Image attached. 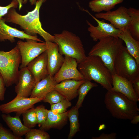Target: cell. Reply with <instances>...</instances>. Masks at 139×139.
<instances>
[{"mask_svg": "<svg viewBox=\"0 0 139 139\" xmlns=\"http://www.w3.org/2000/svg\"><path fill=\"white\" fill-rule=\"evenodd\" d=\"M46 0H38L36 2L34 8L24 15L17 12L15 8H12L3 18L5 22L11 23L20 26L27 34L32 36L39 34L45 42H55L53 36L45 31L42 26L39 18V11L43 3Z\"/></svg>", "mask_w": 139, "mask_h": 139, "instance_id": "6da1fadb", "label": "cell"}, {"mask_svg": "<svg viewBox=\"0 0 139 139\" xmlns=\"http://www.w3.org/2000/svg\"><path fill=\"white\" fill-rule=\"evenodd\" d=\"M78 68L85 80H93L107 91L112 88V74L98 56H86L78 64Z\"/></svg>", "mask_w": 139, "mask_h": 139, "instance_id": "7a4b0ae2", "label": "cell"}, {"mask_svg": "<svg viewBox=\"0 0 139 139\" xmlns=\"http://www.w3.org/2000/svg\"><path fill=\"white\" fill-rule=\"evenodd\" d=\"M104 102L112 116L117 119L131 120L134 116L138 114L139 109L137 102L118 92L107 91Z\"/></svg>", "mask_w": 139, "mask_h": 139, "instance_id": "3957f363", "label": "cell"}, {"mask_svg": "<svg viewBox=\"0 0 139 139\" xmlns=\"http://www.w3.org/2000/svg\"><path fill=\"white\" fill-rule=\"evenodd\" d=\"M123 42L120 39L113 37L102 39L93 46L88 55L99 57L112 74H114V61L123 46Z\"/></svg>", "mask_w": 139, "mask_h": 139, "instance_id": "277c9868", "label": "cell"}, {"mask_svg": "<svg viewBox=\"0 0 139 139\" xmlns=\"http://www.w3.org/2000/svg\"><path fill=\"white\" fill-rule=\"evenodd\" d=\"M55 42L57 45L60 53L76 60L79 64L84 60L86 56L82 41L78 36L67 30L54 35Z\"/></svg>", "mask_w": 139, "mask_h": 139, "instance_id": "5b68a950", "label": "cell"}, {"mask_svg": "<svg viewBox=\"0 0 139 139\" xmlns=\"http://www.w3.org/2000/svg\"><path fill=\"white\" fill-rule=\"evenodd\" d=\"M21 59L17 45L8 51H0V73L6 87L17 83Z\"/></svg>", "mask_w": 139, "mask_h": 139, "instance_id": "8992f818", "label": "cell"}, {"mask_svg": "<svg viewBox=\"0 0 139 139\" xmlns=\"http://www.w3.org/2000/svg\"><path fill=\"white\" fill-rule=\"evenodd\" d=\"M115 74L132 81L139 76V65L123 46L114 63Z\"/></svg>", "mask_w": 139, "mask_h": 139, "instance_id": "52a82bcc", "label": "cell"}, {"mask_svg": "<svg viewBox=\"0 0 139 139\" xmlns=\"http://www.w3.org/2000/svg\"><path fill=\"white\" fill-rule=\"evenodd\" d=\"M16 45L21 56L20 69L27 67L30 62L46 51L47 48L46 42H38L31 39L26 40L25 42L19 40Z\"/></svg>", "mask_w": 139, "mask_h": 139, "instance_id": "ba28073f", "label": "cell"}, {"mask_svg": "<svg viewBox=\"0 0 139 139\" xmlns=\"http://www.w3.org/2000/svg\"><path fill=\"white\" fill-rule=\"evenodd\" d=\"M84 10L92 17L97 24V26L95 27L88 20L86 21L89 26L88 30L93 41H97L102 39L110 37L118 38L122 31L116 28L111 24L105 22L103 20H99L87 10Z\"/></svg>", "mask_w": 139, "mask_h": 139, "instance_id": "9c48e42d", "label": "cell"}, {"mask_svg": "<svg viewBox=\"0 0 139 139\" xmlns=\"http://www.w3.org/2000/svg\"><path fill=\"white\" fill-rule=\"evenodd\" d=\"M95 17L109 21L115 28L121 31L128 29L131 22L128 8L124 6L114 11L97 13Z\"/></svg>", "mask_w": 139, "mask_h": 139, "instance_id": "30bf717a", "label": "cell"}, {"mask_svg": "<svg viewBox=\"0 0 139 139\" xmlns=\"http://www.w3.org/2000/svg\"><path fill=\"white\" fill-rule=\"evenodd\" d=\"M64 62L58 72L53 76L57 84L68 79L85 80L78 68V63L75 59L64 55Z\"/></svg>", "mask_w": 139, "mask_h": 139, "instance_id": "8fae6325", "label": "cell"}, {"mask_svg": "<svg viewBox=\"0 0 139 139\" xmlns=\"http://www.w3.org/2000/svg\"><path fill=\"white\" fill-rule=\"evenodd\" d=\"M43 99L38 98L24 97L16 96L13 100L0 105V111L3 113L8 114L16 112L20 116L27 110L33 108L34 105Z\"/></svg>", "mask_w": 139, "mask_h": 139, "instance_id": "7c38bea8", "label": "cell"}, {"mask_svg": "<svg viewBox=\"0 0 139 139\" xmlns=\"http://www.w3.org/2000/svg\"><path fill=\"white\" fill-rule=\"evenodd\" d=\"M36 84L34 76L27 67L20 69L18 81L15 87L16 96L29 97Z\"/></svg>", "mask_w": 139, "mask_h": 139, "instance_id": "4fadbf2b", "label": "cell"}, {"mask_svg": "<svg viewBox=\"0 0 139 139\" xmlns=\"http://www.w3.org/2000/svg\"><path fill=\"white\" fill-rule=\"evenodd\" d=\"M47 46V68L48 74L53 76L62 66L64 57L59 52L57 44L55 42H45Z\"/></svg>", "mask_w": 139, "mask_h": 139, "instance_id": "5bb4252c", "label": "cell"}, {"mask_svg": "<svg viewBox=\"0 0 139 139\" xmlns=\"http://www.w3.org/2000/svg\"><path fill=\"white\" fill-rule=\"evenodd\" d=\"M15 38L22 40L32 39L40 42H44L39 39L37 35L32 36L24 31L11 27L7 24L3 18L0 19V41L8 40L12 43L15 41Z\"/></svg>", "mask_w": 139, "mask_h": 139, "instance_id": "9a60e30c", "label": "cell"}, {"mask_svg": "<svg viewBox=\"0 0 139 139\" xmlns=\"http://www.w3.org/2000/svg\"><path fill=\"white\" fill-rule=\"evenodd\" d=\"M37 83L49 75L46 50L30 62L27 66Z\"/></svg>", "mask_w": 139, "mask_h": 139, "instance_id": "2e32d148", "label": "cell"}, {"mask_svg": "<svg viewBox=\"0 0 139 139\" xmlns=\"http://www.w3.org/2000/svg\"><path fill=\"white\" fill-rule=\"evenodd\" d=\"M112 85L111 90L123 94L131 101L136 102L139 101L131 81L114 74H112Z\"/></svg>", "mask_w": 139, "mask_h": 139, "instance_id": "e0dca14e", "label": "cell"}, {"mask_svg": "<svg viewBox=\"0 0 139 139\" xmlns=\"http://www.w3.org/2000/svg\"><path fill=\"white\" fill-rule=\"evenodd\" d=\"M85 80L78 81L68 79L56 84L54 90L60 94L65 99L70 101L78 95V90Z\"/></svg>", "mask_w": 139, "mask_h": 139, "instance_id": "ac0fdd59", "label": "cell"}, {"mask_svg": "<svg viewBox=\"0 0 139 139\" xmlns=\"http://www.w3.org/2000/svg\"><path fill=\"white\" fill-rule=\"evenodd\" d=\"M56 84L53 76L48 75L36 84L30 97L43 99L47 94L54 90Z\"/></svg>", "mask_w": 139, "mask_h": 139, "instance_id": "d6986e66", "label": "cell"}, {"mask_svg": "<svg viewBox=\"0 0 139 139\" xmlns=\"http://www.w3.org/2000/svg\"><path fill=\"white\" fill-rule=\"evenodd\" d=\"M118 38L125 42L128 52L139 65V41L133 38L128 29L122 31Z\"/></svg>", "mask_w": 139, "mask_h": 139, "instance_id": "ffe728a7", "label": "cell"}, {"mask_svg": "<svg viewBox=\"0 0 139 139\" xmlns=\"http://www.w3.org/2000/svg\"><path fill=\"white\" fill-rule=\"evenodd\" d=\"M18 115L12 117L5 114L2 115L3 120L13 134L17 136L21 137L31 129L27 128L22 123Z\"/></svg>", "mask_w": 139, "mask_h": 139, "instance_id": "44dd1931", "label": "cell"}, {"mask_svg": "<svg viewBox=\"0 0 139 139\" xmlns=\"http://www.w3.org/2000/svg\"><path fill=\"white\" fill-rule=\"evenodd\" d=\"M67 113L68 111H66L61 114H55L51 110H48L47 118L40 129L46 131L61 127L67 121Z\"/></svg>", "mask_w": 139, "mask_h": 139, "instance_id": "7402d4cb", "label": "cell"}, {"mask_svg": "<svg viewBox=\"0 0 139 139\" xmlns=\"http://www.w3.org/2000/svg\"><path fill=\"white\" fill-rule=\"evenodd\" d=\"M123 1L124 0H92L89 2L88 6L92 12L98 13L110 11Z\"/></svg>", "mask_w": 139, "mask_h": 139, "instance_id": "603a6c76", "label": "cell"}, {"mask_svg": "<svg viewBox=\"0 0 139 139\" xmlns=\"http://www.w3.org/2000/svg\"><path fill=\"white\" fill-rule=\"evenodd\" d=\"M128 11L131 18L128 29L133 38L139 41V10L129 7Z\"/></svg>", "mask_w": 139, "mask_h": 139, "instance_id": "cb8c5ba5", "label": "cell"}, {"mask_svg": "<svg viewBox=\"0 0 139 139\" xmlns=\"http://www.w3.org/2000/svg\"><path fill=\"white\" fill-rule=\"evenodd\" d=\"M79 109L75 106L68 111L67 117L70 122V131L68 138L73 137L79 130Z\"/></svg>", "mask_w": 139, "mask_h": 139, "instance_id": "d4e9b609", "label": "cell"}, {"mask_svg": "<svg viewBox=\"0 0 139 139\" xmlns=\"http://www.w3.org/2000/svg\"><path fill=\"white\" fill-rule=\"evenodd\" d=\"M98 86L96 84L92 83L90 81L85 80L78 89V99L75 106L79 109L81 107L86 96L89 92L93 88Z\"/></svg>", "mask_w": 139, "mask_h": 139, "instance_id": "484cf974", "label": "cell"}, {"mask_svg": "<svg viewBox=\"0 0 139 139\" xmlns=\"http://www.w3.org/2000/svg\"><path fill=\"white\" fill-rule=\"evenodd\" d=\"M24 125L31 129L37 124V114L35 108H30L22 114Z\"/></svg>", "mask_w": 139, "mask_h": 139, "instance_id": "4316f807", "label": "cell"}, {"mask_svg": "<svg viewBox=\"0 0 139 139\" xmlns=\"http://www.w3.org/2000/svg\"><path fill=\"white\" fill-rule=\"evenodd\" d=\"M25 139H49V134L45 131L40 129H30L25 135Z\"/></svg>", "mask_w": 139, "mask_h": 139, "instance_id": "83f0119b", "label": "cell"}, {"mask_svg": "<svg viewBox=\"0 0 139 139\" xmlns=\"http://www.w3.org/2000/svg\"><path fill=\"white\" fill-rule=\"evenodd\" d=\"M71 105L70 101L64 99L58 103L51 105L50 110L55 114H61L66 112Z\"/></svg>", "mask_w": 139, "mask_h": 139, "instance_id": "f1b7e54d", "label": "cell"}, {"mask_svg": "<svg viewBox=\"0 0 139 139\" xmlns=\"http://www.w3.org/2000/svg\"><path fill=\"white\" fill-rule=\"evenodd\" d=\"M64 99L60 94L54 90L47 94L42 101L51 105L58 103Z\"/></svg>", "mask_w": 139, "mask_h": 139, "instance_id": "f546056e", "label": "cell"}, {"mask_svg": "<svg viewBox=\"0 0 139 139\" xmlns=\"http://www.w3.org/2000/svg\"><path fill=\"white\" fill-rule=\"evenodd\" d=\"M35 109L37 114V124L40 127L44 123L47 118L48 110L43 105L37 106Z\"/></svg>", "mask_w": 139, "mask_h": 139, "instance_id": "4dcf8cb0", "label": "cell"}, {"mask_svg": "<svg viewBox=\"0 0 139 139\" xmlns=\"http://www.w3.org/2000/svg\"><path fill=\"white\" fill-rule=\"evenodd\" d=\"M22 137L17 136L0 123V139H22Z\"/></svg>", "mask_w": 139, "mask_h": 139, "instance_id": "1f68e13d", "label": "cell"}, {"mask_svg": "<svg viewBox=\"0 0 139 139\" xmlns=\"http://www.w3.org/2000/svg\"><path fill=\"white\" fill-rule=\"evenodd\" d=\"M18 6V3L16 0H13L8 5L4 6H0V19L7 13L8 10L12 8H16Z\"/></svg>", "mask_w": 139, "mask_h": 139, "instance_id": "d6a6232c", "label": "cell"}, {"mask_svg": "<svg viewBox=\"0 0 139 139\" xmlns=\"http://www.w3.org/2000/svg\"><path fill=\"white\" fill-rule=\"evenodd\" d=\"M117 134L116 133L112 132L110 134H106L102 133L99 136L93 137V139H115L116 138Z\"/></svg>", "mask_w": 139, "mask_h": 139, "instance_id": "836d02e7", "label": "cell"}, {"mask_svg": "<svg viewBox=\"0 0 139 139\" xmlns=\"http://www.w3.org/2000/svg\"><path fill=\"white\" fill-rule=\"evenodd\" d=\"M5 85L2 77L0 76V101H3L4 99V95L6 90Z\"/></svg>", "mask_w": 139, "mask_h": 139, "instance_id": "e575fe53", "label": "cell"}, {"mask_svg": "<svg viewBox=\"0 0 139 139\" xmlns=\"http://www.w3.org/2000/svg\"><path fill=\"white\" fill-rule=\"evenodd\" d=\"M132 83L135 92L139 97V76L132 81Z\"/></svg>", "mask_w": 139, "mask_h": 139, "instance_id": "d590c367", "label": "cell"}, {"mask_svg": "<svg viewBox=\"0 0 139 139\" xmlns=\"http://www.w3.org/2000/svg\"><path fill=\"white\" fill-rule=\"evenodd\" d=\"M131 120L132 124H137L139 122V115L138 114L134 116Z\"/></svg>", "mask_w": 139, "mask_h": 139, "instance_id": "8d00e7d4", "label": "cell"}, {"mask_svg": "<svg viewBox=\"0 0 139 139\" xmlns=\"http://www.w3.org/2000/svg\"><path fill=\"white\" fill-rule=\"evenodd\" d=\"M18 3L19 9V10H20L22 6V4H23V0H16Z\"/></svg>", "mask_w": 139, "mask_h": 139, "instance_id": "74e56055", "label": "cell"}, {"mask_svg": "<svg viewBox=\"0 0 139 139\" xmlns=\"http://www.w3.org/2000/svg\"><path fill=\"white\" fill-rule=\"evenodd\" d=\"M38 0H29V1L31 4V5H33L35 4L36 2ZM27 0H24L23 1V3H26L27 2Z\"/></svg>", "mask_w": 139, "mask_h": 139, "instance_id": "f35d334b", "label": "cell"}, {"mask_svg": "<svg viewBox=\"0 0 139 139\" xmlns=\"http://www.w3.org/2000/svg\"><path fill=\"white\" fill-rule=\"evenodd\" d=\"M105 127V125L103 124L100 125L99 127V130H100L103 129Z\"/></svg>", "mask_w": 139, "mask_h": 139, "instance_id": "ab89813d", "label": "cell"}, {"mask_svg": "<svg viewBox=\"0 0 139 139\" xmlns=\"http://www.w3.org/2000/svg\"><path fill=\"white\" fill-rule=\"evenodd\" d=\"M1 75V73H0V76Z\"/></svg>", "mask_w": 139, "mask_h": 139, "instance_id": "60d3db41", "label": "cell"}]
</instances>
